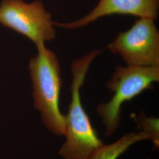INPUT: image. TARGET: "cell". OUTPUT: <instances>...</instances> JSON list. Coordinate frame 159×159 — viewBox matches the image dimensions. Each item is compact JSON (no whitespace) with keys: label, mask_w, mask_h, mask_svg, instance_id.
<instances>
[{"label":"cell","mask_w":159,"mask_h":159,"mask_svg":"<svg viewBox=\"0 0 159 159\" xmlns=\"http://www.w3.org/2000/svg\"><path fill=\"white\" fill-rule=\"evenodd\" d=\"M107 48L128 66L159 67V32L153 20L140 18L129 30L120 32Z\"/></svg>","instance_id":"5b68a950"},{"label":"cell","mask_w":159,"mask_h":159,"mask_svg":"<svg viewBox=\"0 0 159 159\" xmlns=\"http://www.w3.org/2000/svg\"><path fill=\"white\" fill-rule=\"evenodd\" d=\"M146 140V137L140 131H132L123 135L112 144H103L94 151L87 159H117L132 145Z\"/></svg>","instance_id":"52a82bcc"},{"label":"cell","mask_w":159,"mask_h":159,"mask_svg":"<svg viewBox=\"0 0 159 159\" xmlns=\"http://www.w3.org/2000/svg\"><path fill=\"white\" fill-rule=\"evenodd\" d=\"M159 0H100L91 11L79 20L68 23L54 22V25L64 29H78L113 14L131 15L156 21L159 18Z\"/></svg>","instance_id":"8992f818"},{"label":"cell","mask_w":159,"mask_h":159,"mask_svg":"<svg viewBox=\"0 0 159 159\" xmlns=\"http://www.w3.org/2000/svg\"><path fill=\"white\" fill-rule=\"evenodd\" d=\"M36 47L37 54L29 60V64L34 108L49 130L57 136H64L66 117L60 109L63 85L60 62L56 53L44 44Z\"/></svg>","instance_id":"7a4b0ae2"},{"label":"cell","mask_w":159,"mask_h":159,"mask_svg":"<svg viewBox=\"0 0 159 159\" xmlns=\"http://www.w3.org/2000/svg\"><path fill=\"white\" fill-rule=\"evenodd\" d=\"M102 52L93 50L81 58L71 64L72 81L70 85L71 102L66 115V142L58 154L64 159H87L94 151L104 144L93 127L83 106L80 89L94 60Z\"/></svg>","instance_id":"6da1fadb"},{"label":"cell","mask_w":159,"mask_h":159,"mask_svg":"<svg viewBox=\"0 0 159 159\" xmlns=\"http://www.w3.org/2000/svg\"><path fill=\"white\" fill-rule=\"evenodd\" d=\"M139 131L153 143V150L159 148V120L153 116H148L144 111L138 116L132 114Z\"/></svg>","instance_id":"ba28073f"},{"label":"cell","mask_w":159,"mask_h":159,"mask_svg":"<svg viewBox=\"0 0 159 159\" xmlns=\"http://www.w3.org/2000/svg\"><path fill=\"white\" fill-rule=\"evenodd\" d=\"M159 81V67H122L117 66L111 80L106 84L113 93L111 100L96 107L98 116L102 119L105 135L111 136L119 127L121 106L141 94L152 89L154 83Z\"/></svg>","instance_id":"3957f363"},{"label":"cell","mask_w":159,"mask_h":159,"mask_svg":"<svg viewBox=\"0 0 159 159\" xmlns=\"http://www.w3.org/2000/svg\"><path fill=\"white\" fill-rule=\"evenodd\" d=\"M0 24L25 36L36 46L44 44L56 36L51 14L39 0L30 3L23 0H2Z\"/></svg>","instance_id":"277c9868"}]
</instances>
